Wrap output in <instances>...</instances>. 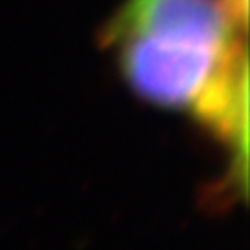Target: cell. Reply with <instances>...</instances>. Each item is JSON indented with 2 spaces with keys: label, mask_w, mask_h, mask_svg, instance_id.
<instances>
[{
  "label": "cell",
  "mask_w": 250,
  "mask_h": 250,
  "mask_svg": "<svg viewBox=\"0 0 250 250\" xmlns=\"http://www.w3.org/2000/svg\"><path fill=\"white\" fill-rule=\"evenodd\" d=\"M228 21L236 31L247 30V20H249V0H219Z\"/></svg>",
  "instance_id": "3957f363"
},
{
  "label": "cell",
  "mask_w": 250,
  "mask_h": 250,
  "mask_svg": "<svg viewBox=\"0 0 250 250\" xmlns=\"http://www.w3.org/2000/svg\"><path fill=\"white\" fill-rule=\"evenodd\" d=\"M179 33H141L117 40V62L125 83L146 101L168 109L195 108L234 47Z\"/></svg>",
  "instance_id": "6da1fadb"
},
{
  "label": "cell",
  "mask_w": 250,
  "mask_h": 250,
  "mask_svg": "<svg viewBox=\"0 0 250 250\" xmlns=\"http://www.w3.org/2000/svg\"><path fill=\"white\" fill-rule=\"evenodd\" d=\"M141 33H179L229 42L236 39L219 0H125L103 28L101 40H117Z\"/></svg>",
  "instance_id": "7a4b0ae2"
}]
</instances>
